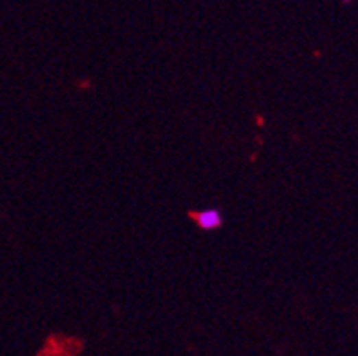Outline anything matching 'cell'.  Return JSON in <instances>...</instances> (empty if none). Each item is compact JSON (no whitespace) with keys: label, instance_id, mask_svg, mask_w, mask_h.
<instances>
[{"label":"cell","instance_id":"cell-1","mask_svg":"<svg viewBox=\"0 0 358 356\" xmlns=\"http://www.w3.org/2000/svg\"><path fill=\"white\" fill-rule=\"evenodd\" d=\"M191 218L200 229H204V231H215L218 227H222L224 224V217L217 209H206V211L191 213Z\"/></svg>","mask_w":358,"mask_h":356}]
</instances>
